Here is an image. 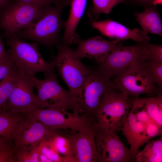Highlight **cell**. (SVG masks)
<instances>
[{
  "label": "cell",
  "mask_w": 162,
  "mask_h": 162,
  "mask_svg": "<svg viewBox=\"0 0 162 162\" xmlns=\"http://www.w3.org/2000/svg\"><path fill=\"white\" fill-rule=\"evenodd\" d=\"M12 2L11 0H0V8L3 10Z\"/></svg>",
  "instance_id": "obj_35"
},
{
  "label": "cell",
  "mask_w": 162,
  "mask_h": 162,
  "mask_svg": "<svg viewBox=\"0 0 162 162\" xmlns=\"http://www.w3.org/2000/svg\"><path fill=\"white\" fill-rule=\"evenodd\" d=\"M154 7L145 8L143 12L135 13V16L143 30L148 33L162 36V21L159 13Z\"/></svg>",
  "instance_id": "obj_20"
},
{
  "label": "cell",
  "mask_w": 162,
  "mask_h": 162,
  "mask_svg": "<svg viewBox=\"0 0 162 162\" xmlns=\"http://www.w3.org/2000/svg\"><path fill=\"white\" fill-rule=\"evenodd\" d=\"M67 111L55 108L39 109L34 115L36 120L52 130L70 129L78 132L95 130L98 124L95 118L86 115L68 113Z\"/></svg>",
  "instance_id": "obj_7"
},
{
  "label": "cell",
  "mask_w": 162,
  "mask_h": 162,
  "mask_svg": "<svg viewBox=\"0 0 162 162\" xmlns=\"http://www.w3.org/2000/svg\"><path fill=\"white\" fill-rule=\"evenodd\" d=\"M116 89L129 96L142 94L154 97L162 90L153 82L141 63L134 64L114 76L111 80Z\"/></svg>",
  "instance_id": "obj_8"
},
{
  "label": "cell",
  "mask_w": 162,
  "mask_h": 162,
  "mask_svg": "<svg viewBox=\"0 0 162 162\" xmlns=\"http://www.w3.org/2000/svg\"><path fill=\"white\" fill-rule=\"evenodd\" d=\"M92 27L102 34L110 38L121 40L132 39L137 43L149 42L148 33L138 28L130 29L123 25L111 20L101 21H91Z\"/></svg>",
  "instance_id": "obj_14"
},
{
  "label": "cell",
  "mask_w": 162,
  "mask_h": 162,
  "mask_svg": "<svg viewBox=\"0 0 162 162\" xmlns=\"http://www.w3.org/2000/svg\"><path fill=\"white\" fill-rule=\"evenodd\" d=\"M14 151L15 149L9 151L0 152V162H15Z\"/></svg>",
  "instance_id": "obj_32"
},
{
  "label": "cell",
  "mask_w": 162,
  "mask_h": 162,
  "mask_svg": "<svg viewBox=\"0 0 162 162\" xmlns=\"http://www.w3.org/2000/svg\"><path fill=\"white\" fill-rule=\"evenodd\" d=\"M18 70L16 65L12 71L0 82V109L5 106L14 87Z\"/></svg>",
  "instance_id": "obj_26"
},
{
  "label": "cell",
  "mask_w": 162,
  "mask_h": 162,
  "mask_svg": "<svg viewBox=\"0 0 162 162\" xmlns=\"http://www.w3.org/2000/svg\"><path fill=\"white\" fill-rule=\"evenodd\" d=\"M14 149L13 144L0 136V152L9 151Z\"/></svg>",
  "instance_id": "obj_33"
},
{
  "label": "cell",
  "mask_w": 162,
  "mask_h": 162,
  "mask_svg": "<svg viewBox=\"0 0 162 162\" xmlns=\"http://www.w3.org/2000/svg\"><path fill=\"white\" fill-rule=\"evenodd\" d=\"M92 6L88 11L90 20L98 19L100 14H108L112 8L120 3H125L124 0H92Z\"/></svg>",
  "instance_id": "obj_23"
},
{
  "label": "cell",
  "mask_w": 162,
  "mask_h": 162,
  "mask_svg": "<svg viewBox=\"0 0 162 162\" xmlns=\"http://www.w3.org/2000/svg\"><path fill=\"white\" fill-rule=\"evenodd\" d=\"M96 130L89 132H78L70 139L74 162H96Z\"/></svg>",
  "instance_id": "obj_16"
},
{
  "label": "cell",
  "mask_w": 162,
  "mask_h": 162,
  "mask_svg": "<svg viewBox=\"0 0 162 162\" xmlns=\"http://www.w3.org/2000/svg\"><path fill=\"white\" fill-rule=\"evenodd\" d=\"M132 102L142 107L151 118L162 127V94L150 98L134 97Z\"/></svg>",
  "instance_id": "obj_21"
},
{
  "label": "cell",
  "mask_w": 162,
  "mask_h": 162,
  "mask_svg": "<svg viewBox=\"0 0 162 162\" xmlns=\"http://www.w3.org/2000/svg\"><path fill=\"white\" fill-rule=\"evenodd\" d=\"M10 57L8 52H7L0 35V63Z\"/></svg>",
  "instance_id": "obj_34"
},
{
  "label": "cell",
  "mask_w": 162,
  "mask_h": 162,
  "mask_svg": "<svg viewBox=\"0 0 162 162\" xmlns=\"http://www.w3.org/2000/svg\"><path fill=\"white\" fill-rule=\"evenodd\" d=\"M153 59L162 61V45L144 42L124 46L120 42L97 69L110 79L134 64Z\"/></svg>",
  "instance_id": "obj_1"
},
{
  "label": "cell",
  "mask_w": 162,
  "mask_h": 162,
  "mask_svg": "<svg viewBox=\"0 0 162 162\" xmlns=\"http://www.w3.org/2000/svg\"><path fill=\"white\" fill-rule=\"evenodd\" d=\"M71 1L63 0L53 6H46L41 15L34 22L15 34L21 39L30 40L47 46L57 44L64 24L62 12Z\"/></svg>",
  "instance_id": "obj_2"
},
{
  "label": "cell",
  "mask_w": 162,
  "mask_h": 162,
  "mask_svg": "<svg viewBox=\"0 0 162 162\" xmlns=\"http://www.w3.org/2000/svg\"><path fill=\"white\" fill-rule=\"evenodd\" d=\"M153 82L162 90V61L149 59L141 63Z\"/></svg>",
  "instance_id": "obj_25"
},
{
  "label": "cell",
  "mask_w": 162,
  "mask_h": 162,
  "mask_svg": "<svg viewBox=\"0 0 162 162\" xmlns=\"http://www.w3.org/2000/svg\"><path fill=\"white\" fill-rule=\"evenodd\" d=\"M63 0H13L12 2L40 6L56 4Z\"/></svg>",
  "instance_id": "obj_30"
},
{
  "label": "cell",
  "mask_w": 162,
  "mask_h": 162,
  "mask_svg": "<svg viewBox=\"0 0 162 162\" xmlns=\"http://www.w3.org/2000/svg\"><path fill=\"white\" fill-rule=\"evenodd\" d=\"M2 10L0 8V18Z\"/></svg>",
  "instance_id": "obj_36"
},
{
  "label": "cell",
  "mask_w": 162,
  "mask_h": 162,
  "mask_svg": "<svg viewBox=\"0 0 162 162\" xmlns=\"http://www.w3.org/2000/svg\"><path fill=\"white\" fill-rule=\"evenodd\" d=\"M87 0H71L69 17L64 22L63 39L68 44H76L79 36L75 33L78 24L82 16Z\"/></svg>",
  "instance_id": "obj_19"
},
{
  "label": "cell",
  "mask_w": 162,
  "mask_h": 162,
  "mask_svg": "<svg viewBox=\"0 0 162 162\" xmlns=\"http://www.w3.org/2000/svg\"><path fill=\"white\" fill-rule=\"evenodd\" d=\"M121 41L118 39L108 40L99 36L86 39L79 37L75 52L80 59H93L99 64L104 61L113 48Z\"/></svg>",
  "instance_id": "obj_13"
},
{
  "label": "cell",
  "mask_w": 162,
  "mask_h": 162,
  "mask_svg": "<svg viewBox=\"0 0 162 162\" xmlns=\"http://www.w3.org/2000/svg\"><path fill=\"white\" fill-rule=\"evenodd\" d=\"M39 143L25 146L15 149V162H40Z\"/></svg>",
  "instance_id": "obj_24"
},
{
  "label": "cell",
  "mask_w": 162,
  "mask_h": 162,
  "mask_svg": "<svg viewBox=\"0 0 162 162\" xmlns=\"http://www.w3.org/2000/svg\"><path fill=\"white\" fill-rule=\"evenodd\" d=\"M45 6L12 2L2 11L0 28L15 34L34 22L41 15Z\"/></svg>",
  "instance_id": "obj_12"
},
{
  "label": "cell",
  "mask_w": 162,
  "mask_h": 162,
  "mask_svg": "<svg viewBox=\"0 0 162 162\" xmlns=\"http://www.w3.org/2000/svg\"><path fill=\"white\" fill-rule=\"evenodd\" d=\"M116 89L110 79L97 69L87 76L79 98L80 113L95 118L105 98L111 90Z\"/></svg>",
  "instance_id": "obj_6"
},
{
  "label": "cell",
  "mask_w": 162,
  "mask_h": 162,
  "mask_svg": "<svg viewBox=\"0 0 162 162\" xmlns=\"http://www.w3.org/2000/svg\"><path fill=\"white\" fill-rule=\"evenodd\" d=\"M45 79L40 80L35 76L29 77L38 93V96L46 108H53L80 113L78 101L69 91L63 88L58 82L54 72L45 74Z\"/></svg>",
  "instance_id": "obj_5"
},
{
  "label": "cell",
  "mask_w": 162,
  "mask_h": 162,
  "mask_svg": "<svg viewBox=\"0 0 162 162\" xmlns=\"http://www.w3.org/2000/svg\"><path fill=\"white\" fill-rule=\"evenodd\" d=\"M33 87L29 77L18 68L14 86L4 107L16 113L46 108L43 103L34 93Z\"/></svg>",
  "instance_id": "obj_11"
},
{
  "label": "cell",
  "mask_w": 162,
  "mask_h": 162,
  "mask_svg": "<svg viewBox=\"0 0 162 162\" xmlns=\"http://www.w3.org/2000/svg\"><path fill=\"white\" fill-rule=\"evenodd\" d=\"M125 2L131 4L141 6L144 8L155 7L153 0H124Z\"/></svg>",
  "instance_id": "obj_31"
},
{
  "label": "cell",
  "mask_w": 162,
  "mask_h": 162,
  "mask_svg": "<svg viewBox=\"0 0 162 162\" xmlns=\"http://www.w3.org/2000/svg\"><path fill=\"white\" fill-rule=\"evenodd\" d=\"M4 35L10 48L8 52L10 58L18 68L26 76L31 77L38 72H43L45 74L54 72L53 65L42 56L38 43L24 41L15 34L6 31Z\"/></svg>",
  "instance_id": "obj_3"
},
{
  "label": "cell",
  "mask_w": 162,
  "mask_h": 162,
  "mask_svg": "<svg viewBox=\"0 0 162 162\" xmlns=\"http://www.w3.org/2000/svg\"><path fill=\"white\" fill-rule=\"evenodd\" d=\"M15 66L10 57L0 63V82L12 71Z\"/></svg>",
  "instance_id": "obj_28"
},
{
  "label": "cell",
  "mask_w": 162,
  "mask_h": 162,
  "mask_svg": "<svg viewBox=\"0 0 162 162\" xmlns=\"http://www.w3.org/2000/svg\"><path fill=\"white\" fill-rule=\"evenodd\" d=\"M111 90L97 112L95 118L99 127L120 130L132 106L129 96L122 92Z\"/></svg>",
  "instance_id": "obj_9"
},
{
  "label": "cell",
  "mask_w": 162,
  "mask_h": 162,
  "mask_svg": "<svg viewBox=\"0 0 162 162\" xmlns=\"http://www.w3.org/2000/svg\"><path fill=\"white\" fill-rule=\"evenodd\" d=\"M26 119L23 113H13L4 107L0 109V136L14 145Z\"/></svg>",
  "instance_id": "obj_18"
},
{
  "label": "cell",
  "mask_w": 162,
  "mask_h": 162,
  "mask_svg": "<svg viewBox=\"0 0 162 162\" xmlns=\"http://www.w3.org/2000/svg\"><path fill=\"white\" fill-rule=\"evenodd\" d=\"M58 52L50 63L57 70L69 91L79 102L80 92L87 76L92 70L86 67L75 50L64 43L57 44Z\"/></svg>",
  "instance_id": "obj_4"
},
{
  "label": "cell",
  "mask_w": 162,
  "mask_h": 162,
  "mask_svg": "<svg viewBox=\"0 0 162 162\" xmlns=\"http://www.w3.org/2000/svg\"><path fill=\"white\" fill-rule=\"evenodd\" d=\"M98 127L95 132L96 162L135 161L134 156L115 132Z\"/></svg>",
  "instance_id": "obj_10"
},
{
  "label": "cell",
  "mask_w": 162,
  "mask_h": 162,
  "mask_svg": "<svg viewBox=\"0 0 162 162\" xmlns=\"http://www.w3.org/2000/svg\"><path fill=\"white\" fill-rule=\"evenodd\" d=\"M131 102L132 106L130 110L138 120L145 123L151 121H154L144 109L132 102V100Z\"/></svg>",
  "instance_id": "obj_27"
},
{
  "label": "cell",
  "mask_w": 162,
  "mask_h": 162,
  "mask_svg": "<svg viewBox=\"0 0 162 162\" xmlns=\"http://www.w3.org/2000/svg\"><path fill=\"white\" fill-rule=\"evenodd\" d=\"M11 0V1H12H12H13V0Z\"/></svg>",
  "instance_id": "obj_37"
},
{
  "label": "cell",
  "mask_w": 162,
  "mask_h": 162,
  "mask_svg": "<svg viewBox=\"0 0 162 162\" xmlns=\"http://www.w3.org/2000/svg\"><path fill=\"white\" fill-rule=\"evenodd\" d=\"M146 130L147 135L150 140L154 137L161 135L162 133V127L153 121L146 124Z\"/></svg>",
  "instance_id": "obj_29"
},
{
  "label": "cell",
  "mask_w": 162,
  "mask_h": 162,
  "mask_svg": "<svg viewBox=\"0 0 162 162\" xmlns=\"http://www.w3.org/2000/svg\"><path fill=\"white\" fill-rule=\"evenodd\" d=\"M147 123L138 120L130 110L120 129L126 137L135 158L140 147L150 140L146 132Z\"/></svg>",
  "instance_id": "obj_17"
},
{
  "label": "cell",
  "mask_w": 162,
  "mask_h": 162,
  "mask_svg": "<svg viewBox=\"0 0 162 162\" xmlns=\"http://www.w3.org/2000/svg\"><path fill=\"white\" fill-rule=\"evenodd\" d=\"M57 135L41 123L26 117L22 129L14 144V149L52 138Z\"/></svg>",
  "instance_id": "obj_15"
},
{
  "label": "cell",
  "mask_w": 162,
  "mask_h": 162,
  "mask_svg": "<svg viewBox=\"0 0 162 162\" xmlns=\"http://www.w3.org/2000/svg\"><path fill=\"white\" fill-rule=\"evenodd\" d=\"M137 162H162V137L156 140H149L144 148L135 155Z\"/></svg>",
  "instance_id": "obj_22"
}]
</instances>
